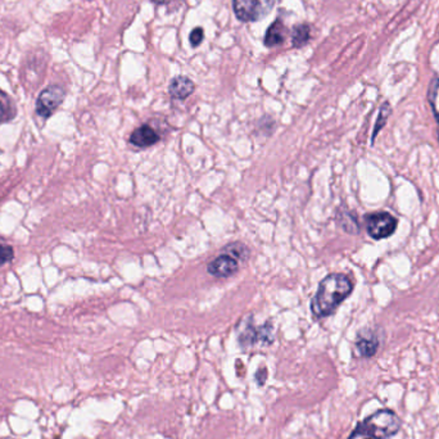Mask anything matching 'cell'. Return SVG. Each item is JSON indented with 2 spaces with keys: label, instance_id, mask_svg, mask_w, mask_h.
Returning a JSON list of instances; mask_svg holds the SVG:
<instances>
[{
  "label": "cell",
  "instance_id": "obj_11",
  "mask_svg": "<svg viewBox=\"0 0 439 439\" xmlns=\"http://www.w3.org/2000/svg\"><path fill=\"white\" fill-rule=\"evenodd\" d=\"M357 351L362 357H372L379 348V340L372 334H364L361 333L356 342Z\"/></svg>",
  "mask_w": 439,
  "mask_h": 439
},
{
  "label": "cell",
  "instance_id": "obj_22",
  "mask_svg": "<svg viewBox=\"0 0 439 439\" xmlns=\"http://www.w3.org/2000/svg\"><path fill=\"white\" fill-rule=\"evenodd\" d=\"M369 439H372V438H369Z\"/></svg>",
  "mask_w": 439,
  "mask_h": 439
},
{
  "label": "cell",
  "instance_id": "obj_8",
  "mask_svg": "<svg viewBox=\"0 0 439 439\" xmlns=\"http://www.w3.org/2000/svg\"><path fill=\"white\" fill-rule=\"evenodd\" d=\"M160 135L157 134L155 128L149 125H143L140 128H135L133 134L130 135V143L138 148H148L160 142Z\"/></svg>",
  "mask_w": 439,
  "mask_h": 439
},
{
  "label": "cell",
  "instance_id": "obj_12",
  "mask_svg": "<svg viewBox=\"0 0 439 439\" xmlns=\"http://www.w3.org/2000/svg\"><path fill=\"white\" fill-rule=\"evenodd\" d=\"M17 109L9 95L0 90V125L13 120Z\"/></svg>",
  "mask_w": 439,
  "mask_h": 439
},
{
  "label": "cell",
  "instance_id": "obj_3",
  "mask_svg": "<svg viewBox=\"0 0 439 439\" xmlns=\"http://www.w3.org/2000/svg\"><path fill=\"white\" fill-rule=\"evenodd\" d=\"M277 0H233V9L242 22H257L270 14Z\"/></svg>",
  "mask_w": 439,
  "mask_h": 439
},
{
  "label": "cell",
  "instance_id": "obj_18",
  "mask_svg": "<svg viewBox=\"0 0 439 439\" xmlns=\"http://www.w3.org/2000/svg\"><path fill=\"white\" fill-rule=\"evenodd\" d=\"M13 257V248L11 245H8V244L0 243V267L3 265L8 264L9 261H12Z\"/></svg>",
  "mask_w": 439,
  "mask_h": 439
},
{
  "label": "cell",
  "instance_id": "obj_10",
  "mask_svg": "<svg viewBox=\"0 0 439 439\" xmlns=\"http://www.w3.org/2000/svg\"><path fill=\"white\" fill-rule=\"evenodd\" d=\"M285 34H287V28L283 21L277 18L271 23L265 34V47L275 48L282 45L285 41Z\"/></svg>",
  "mask_w": 439,
  "mask_h": 439
},
{
  "label": "cell",
  "instance_id": "obj_21",
  "mask_svg": "<svg viewBox=\"0 0 439 439\" xmlns=\"http://www.w3.org/2000/svg\"><path fill=\"white\" fill-rule=\"evenodd\" d=\"M155 4H165L166 0H152Z\"/></svg>",
  "mask_w": 439,
  "mask_h": 439
},
{
  "label": "cell",
  "instance_id": "obj_15",
  "mask_svg": "<svg viewBox=\"0 0 439 439\" xmlns=\"http://www.w3.org/2000/svg\"><path fill=\"white\" fill-rule=\"evenodd\" d=\"M338 223L345 229V231L350 234H357L360 231V226L357 225L356 218L352 216L350 212H340L338 216Z\"/></svg>",
  "mask_w": 439,
  "mask_h": 439
},
{
  "label": "cell",
  "instance_id": "obj_13",
  "mask_svg": "<svg viewBox=\"0 0 439 439\" xmlns=\"http://www.w3.org/2000/svg\"><path fill=\"white\" fill-rule=\"evenodd\" d=\"M311 39V28L306 23H298L291 30V45L302 48Z\"/></svg>",
  "mask_w": 439,
  "mask_h": 439
},
{
  "label": "cell",
  "instance_id": "obj_6",
  "mask_svg": "<svg viewBox=\"0 0 439 439\" xmlns=\"http://www.w3.org/2000/svg\"><path fill=\"white\" fill-rule=\"evenodd\" d=\"M272 340H274V337H272V324L270 321H267L264 326H255L250 320L239 334V342L244 348L256 345L257 342L271 345Z\"/></svg>",
  "mask_w": 439,
  "mask_h": 439
},
{
  "label": "cell",
  "instance_id": "obj_5",
  "mask_svg": "<svg viewBox=\"0 0 439 439\" xmlns=\"http://www.w3.org/2000/svg\"><path fill=\"white\" fill-rule=\"evenodd\" d=\"M65 90L60 85H52L41 91L36 101V113L43 118H49L65 101Z\"/></svg>",
  "mask_w": 439,
  "mask_h": 439
},
{
  "label": "cell",
  "instance_id": "obj_19",
  "mask_svg": "<svg viewBox=\"0 0 439 439\" xmlns=\"http://www.w3.org/2000/svg\"><path fill=\"white\" fill-rule=\"evenodd\" d=\"M203 39H204V31H203L202 28H194L191 30V33L189 35V41L191 47H199L202 44Z\"/></svg>",
  "mask_w": 439,
  "mask_h": 439
},
{
  "label": "cell",
  "instance_id": "obj_1",
  "mask_svg": "<svg viewBox=\"0 0 439 439\" xmlns=\"http://www.w3.org/2000/svg\"><path fill=\"white\" fill-rule=\"evenodd\" d=\"M353 291L351 279L345 274H330L318 285L311 301V311L318 318L330 316Z\"/></svg>",
  "mask_w": 439,
  "mask_h": 439
},
{
  "label": "cell",
  "instance_id": "obj_14",
  "mask_svg": "<svg viewBox=\"0 0 439 439\" xmlns=\"http://www.w3.org/2000/svg\"><path fill=\"white\" fill-rule=\"evenodd\" d=\"M223 250L226 252V255H230L237 261H242V262H245L250 256V250L242 243L229 244L223 248Z\"/></svg>",
  "mask_w": 439,
  "mask_h": 439
},
{
  "label": "cell",
  "instance_id": "obj_20",
  "mask_svg": "<svg viewBox=\"0 0 439 439\" xmlns=\"http://www.w3.org/2000/svg\"><path fill=\"white\" fill-rule=\"evenodd\" d=\"M266 378H267V370L266 369H260L256 372V380L258 385H264Z\"/></svg>",
  "mask_w": 439,
  "mask_h": 439
},
{
  "label": "cell",
  "instance_id": "obj_17",
  "mask_svg": "<svg viewBox=\"0 0 439 439\" xmlns=\"http://www.w3.org/2000/svg\"><path fill=\"white\" fill-rule=\"evenodd\" d=\"M429 103L432 106L433 113L435 116L439 123V77L433 80L432 85L429 88Z\"/></svg>",
  "mask_w": 439,
  "mask_h": 439
},
{
  "label": "cell",
  "instance_id": "obj_2",
  "mask_svg": "<svg viewBox=\"0 0 439 439\" xmlns=\"http://www.w3.org/2000/svg\"><path fill=\"white\" fill-rule=\"evenodd\" d=\"M401 428V420L396 412L391 410H379L360 423L356 429L352 432L350 439H355L361 435H367L369 438L388 439L396 435Z\"/></svg>",
  "mask_w": 439,
  "mask_h": 439
},
{
  "label": "cell",
  "instance_id": "obj_16",
  "mask_svg": "<svg viewBox=\"0 0 439 439\" xmlns=\"http://www.w3.org/2000/svg\"><path fill=\"white\" fill-rule=\"evenodd\" d=\"M391 112H392V109H391L389 103H387V101H385L384 104L382 106V109H380L378 120H377L375 128H374V133H372V142L375 140V138L378 135L379 131H380L382 128H384L385 123H387L388 118H389V116H391Z\"/></svg>",
  "mask_w": 439,
  "mask_h": 439
},
{
  "label": "cell",
  "instance_id": "obj_7",
  "mask_svg": "<svg viewBox=\"0 0 439 439\" xmlns=\"http://www.w3.org/2000/svg\"><path fill=\"white\" fill-rule=\"evenodd\" d=\"M239 264L234 257L230 255H223L215 258L209 266L207 271L209 274L215 277H229L234 275L238 271Z\"/></svg>",
  "mask_w": 439,
  "mask_h": 439
},
{
  "label": "cell",
  "instance_id": "obj_9",
  "mask_svg": "<svg viewBox=\"0 0 439 439\" xmlns=\"http://www.w3.org/2000/svg\"><path fill=\"white\" fill-rule=\"evenodd\" d=\"M194 90H196V84L187 76H176L170 82L169 94L174 99L184 101L189 98L190 95L194 93Z\"/></svg>",
  "mask_w": 439,
  "mask_h": 439
},
{
  "label": "cell",
  "instance_id": "obj_4",
  "mask_svg": "<svg viewBox=\"0 0 439 439\" xmlns=\"http://www.w3.org/2000/svg\"><path fill=\"white\" fill-rule=\"evenodd\" d=\"M367 234L375 239L382 240L393 235L399 226V220L388 212H375L365 216Z\"/></svg>",
  "mask_w": 439,
  "mask_h": 439
}]
</instances>
